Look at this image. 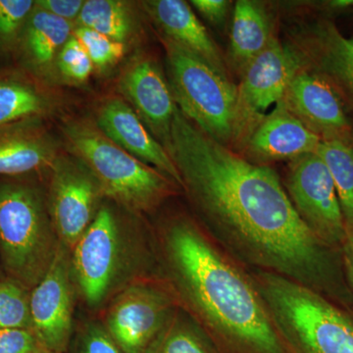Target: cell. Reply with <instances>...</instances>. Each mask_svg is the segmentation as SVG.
<instances>
[{"instance_id":"1","label":"cell","mask_w":353,"mask_h":353,"mask_svg":"<svg viewBox=\"0 0 353 353\" xmlns=\"http://www.w3.org/2000/svg\"><path fill=\"white\" fill-rule=\"evenodd\" d=\"M165 150L218 243L236 261L321 294L332 290L330 246L304 224L270 167L236 154L179 108Z\"/></svg>"},{"instance_id":"2","label":"cell","mask_w":353,"mask_h":353,"mask_svg":"<svg viewBox=\"0 0 353 353\" xmlns=\"http://www.w3.org/2000/svg\"><path fill=\"white\" fill-rule=\"evenodd\" d=\"M172 294L229 353H288L254 281L208 234L176 218L162 234Z\"/></svg>"},{"instance_id":"3","label":"cell","mask_w":353,"mask_h":353,"mask_svg":"<svg viewBox=\"0 0 353 353\" xmlns=\"http://www.w3.org/2000/svg\"><path fill=\"white\" fill-rule=\"evenodd\" d=\"M250 275L288 350L353 353L352 320L323 294L270 272Z\"/></svg>"},{"instance_id":"4","label":"cell","mask_w":353,"mask_h":353,"mask_svg":"<svg viewBox=\"0 0 353 353\" xmlns=\"http://www.w3.org/2000/svg\"><path fill=\"white\" fill-rule=\"evenodd\" d=\"M69 152L85 165L102 196L134 213L150 212L174 192L175 183L114 143L88 120H69L62 127Z\"/></svg>"},{"instance_id":"5","label":"cell","mask_w":353,"mask_h":353,"mask_svg":"<svg viewBox=\"0 0 353 353\" xmlns=\"http://www.w3.org/2000/svg\"><path fill=\"white\" fill-rule=\"evenodd\" d=\"M59 245L39 190L24 183H0V255L9 279L34 289Z\"/></svg>"},{"instance_id":"6","label":"cell","mask_w":353,"mask_h":353,"mask_svg":"<svg viewBox=\"0 0 353 353\" xmlns=\"http://www.w3.org/2000/svg\"><path fill=\"white\" fill-rule=\"evenodd\" d=\"M163 43L176 106L202 132L226 145L238 126V90L226 75L201 58L168 39Z\"/></svg>"},{"instance_id":"7","label":"cell","mask_w":353,"mask_h":353,"mask_svg":"<svg viewBox=\"0 0 353 353\" xmlns=\"http://www.w3.org/2000/svg\"><path fill=\"white\" fill-rule=\"evenodd\" d=\"M285 192L297 214L325 245H343L345 222L328 167L317 153L292 160Z\"/></svg>"},{"instance_id":"8","label":"cell","mask_w":353,"mask_h":353,"mask_svg":"<svg viewBox=\"0 0 353 353\" xmlns=\"http://www.w3.org/2000/svg\"><path fill=\"white\" fill-rule=\"evenodd\" d=\"M176 306L169 288L152 283L132 285L116 296L108 309V334L123 353H146Z\"/></svg>"},{"instance_id":"9","label":"cell","mask_w":353,"mask_h":353,"mask_svg":"<svg viewBox=\"0 0 353 353\" xmlns=\"http://www.w3.org/2000/svg\"><path fill=\"white\" fill-rule=\"evenodd\" d=\"M97 181L77 158L60 155L50 170L48 211L60 243L73 250L97 215Z\"/></svg>"},{"instance_id":"10","label":"cell","mask_w":353,"mask_h":353,"mask_svg":"<svg viewBox=\"0 0 353 353\" xmlns=\"http://www.w3.org/2000/svg\"><path fill=\"white\" fill-rule=\"evenodd\" d=\"M121 238L112 211L103 208L73 248L72 270L90 305L103 301L119 268Z\"/></svg>"},{"instance_id":"11","label":"cell","mask_w":353,"mask_h":353,"mask_svg":"<svg viewBox=\"0 0 353 353\" xmlns=\"http://www.w3.org/2000/svg\"><path fill=\"white\" fill-rule=\"evenodd\" d=\"M71 268L68 248L60 243L50 270L30 296L32 331L46 352H62L68 343L74 303Z\"/></svg>"},{"instance_id":"12","label":"cell","mask_w":353,"mask_h":353,"mask_svg":"<svg viewBox=\"0 0 353 353\" xmlns=\"http://www.w3.org/2000/svg\"><path fill=\"white\" fill-rule=\"evenodd\" d=\"M280 103L322 141L353 143V121L345 99L316 72H299Z\"/></svg>"},{"instance_id":"13","label":"cell","mask_w":353,"mask_h":353,"mask_svg":"<svg viewBox=\"0 0 353 353\" xmlns=\"http://www.w3.org/2000/svg\"><path fill=\"white\" fill-rule=\"evenodd\" d=\"M118 87L148 131L165 148L170 141L172 121L178 106L157 62L148 57L134 60L121 75Z\"/></svg>"},{"instance_id":"14","label":"cell","mask_w":353,"mask_h":353,"mask_svg":"<svg viewBox=\"0 0 353 353\" xmlns=\"http://www.w3.org/2000/svg\"><path fill=\"white\" fill-rule=\"evenodd\" d=\"M95 124L125 152L161 172L183 190L182 176L173 159L126 101L110 97L102 102Z\"/></svg>"},{"instance_id":"15","label":"cell","mask_w":353,"mask_h":353,"mask_svg":"<svg viewBox=\"0 0 353 353\" xmlns=\"http://www.w3.org/2000/svg\"><path fill=\"white\" fill-rule=\"evenodd\" d=\"M299 61L290 48L272 38L270 43L245 68L239 92V105L262 113L280 103L294 76Z\"/></svg>"},{"instance_id":"16","label":"cell","mask_w":353,"mask_h":353,"mask_svg":"<svg viewBox=\"0 0 353 353\" xmlns=\"http://www.w3.org/2000/svg\"><path fill=\"white\" fill-rule=\"evenodd\" d=\"M41 120L28 119L0 127V176L51 170L60 155L57 141Z\"/></svg>"},{"instance_id":"17","label":"cell","mask_w":353,"mask_h":353,"mask_svg":"<svg viewBox=\"0 0 353 353\" xmlns=\"http://www.w3.org/2000/svg\"><path fill=\"white\" fill-rule=\"evenodd\" d=\"M143 6L163 32L165 39L227 76L217 46L190 4L183 0H150L143 2Z\"/></svg>"},{"instance_id":"18","label":"cell","mask_w":353,"mask_h":353,"mask_svg":"<svg viewBox=\"0 0 353 353\" xmlns=\"http://www.w3.org/2000/svg\"><path fill=\"white\" fill-rule=\"evenodd\" d=\"M322 139L282 103L252 132L248 150L256 159L294 160L314 153Z\"/></svg>"},{"instance_id":"19","label":"cell","mask_w":353,"mask_h":353,"mask_svg":"<svg viewBox=\"0 0 353 353\" xmlns=\"http://www.w3.org/2000/svg\"><path fill=\"white\" fill-rule=\"evenodd\" d=\"M75 28L74 23L55 17L34 3L16 50L24 68L38 77L50 76Z\"/></svg>"},{"instance_id":"20","label":"cell","mask_w":353,"mask_h":353,"mask_svg":"<svg viewBox=\"0 0 353 353\" xmlns=\"http://www.w3.org/2000/svg\"><path fill=\"white\" fill-rule=\"evenodd\" d=\"M310 57L321 75L353 105V37L347 38L331 22L316 27Z\"/></svg>"},{"instance_id":"21","label":"cell","mask_w":353,"mask_h":353,"mask_svg":"<svg viewBox=\"0 0 353 353\" xmlns=\"http://www.w3.org/2000/svg\"><path fill=\"white\" fill-rule=\"evenodd\" d=\"M52 101L32 81L20 74L0 75V127L28 119H43Z\"/></svg>"},{"instance_id":"22","label":"cell","mask_w":353,"mask_h":353,"mask_svg":"<svg viewBox=\"0 0 353 353\" xmlns=\"http://www.w3.org/2000/svg\"><path fill=\"white\" fill-rule=\"evenodd\" d=\"M271 28L261 6L248 0L236 2L231 32V50L236 63L246 65L270 43Z\"/></svg>"},{"instance_id":"23","label":"cell","mask_w":353,"mask_h":353,"mask_svg":"<svg viewBox=\"0 0 353 353\" xmlns=\"http://www.w3.org/2000/svg\"><path fill=\"white\" fill-rule=\"evenodd\" d=\"M76 26L126 43L136 28L132 7L121 0H85L76 21Z\"/></svg>"},{"instance_id":"24","label":"cell","mask_w":353,"mask_h":353,"mask_svg":"<svg viewBox=\"0 0 353 353\" xmlns=\"http://www.w3.org/2000/svg\"><path fill=\"white\" fill-rule=\"evenodd\" d=\"M316 153L333 178L345 227L353 229V143L322 141Z\"/></svg>"},{"instance_id":"25","label":"cell","mask_w":353,"mask_h":353,"mask_svg":"<svg viewBox=\"0 0 353 353\" xmlns=\"http://www.w3.org/2000/svg\"><path fill=\"white\" fill-rule=\"evenodd\" d=\"M190 316L175 311L146 353H216Z\"/></svg>"},{"instance_id":"26","label":"cell","mask_w":353,"mask_h":353,"mask_svg":"<svg viewBox=\"0 0 353 353\" xmlns=\"http://www.w3.org/2000/svg\"><path fill=\"white\" fill-rule=\"evenodd\" d=\"M31 292L12 279L0 281V329L32 330Z\"/></svg>"},{"instance_id":"27","label":"cell","mask_w":353,"mask_h":353,"mask_svg":"<svg viewBox=\"0 0 353 353\" xmlns=\"http://www.w3.org/2000/svg\"><path fill=\"white\" fill-rule=\"evenodd\" d=\"M34 7L32 0H0V53H16Z\"/></svg>"},{"instance_id":"28","label":"cell","mask_w":353,"mask_h":353,"mask_svg":"<svg viewBox=\"0 0 353 353\" xmlns=\"http://www.w3.org/2000/svg\"><path fill=\"white\" fill-rule=\"evenodd\" d=\"M73 36L85 48L94 67L108 69L119 63L126 53V44L113 39L85 27L76 26Z\"/></svg>"},{"instance_id":"29","label":"cell","mask_w":353,"mask_h":353,"mask_svg":"<svg viewBox=\"0 0 353 353\" xmlns=\"http://www.w3.org/2000/svg\"><path fill=\"white\" fill-rule=\"evenodd\" d=\"M57 67L63 78L78 83L88 81L94 68L85 48L74 36L58 54Z\"/></svg>"},{"instance_id":"30","label":"cell","mask_w":353,"mask_h":353,"mask_svg":"<svg viewBox=\"0 0 353 353\" xmlns=\"http://www.w3.org/2000/svg\"><path fill=\"white\" fill-rule=\"evenodd\" d=\"M41 350L32 330L0 329V353H37Z\"/></svg>"},{"instance_id":"31","label":"cell","mask_w":353,"mask_h":353,"mask_svg":"<svg viewBox=\"0 0 353 353\" xmlns=\"http://www.w3.org/2000/svg\"><path fill=\"white\" fill-rule=\"evenodd\" d=\"M83 2V0H38L34 3L51 15L76 25Z\"/></svg>"},{"instance_id":"32","label":"cell","mask_w":353,"mask_h":353,"mask_svg":"<svg viewBox=\"0 0 353 353\" xmlns=\"http://www.w3.org/2000/svg\"><path fill=\"white\" fill-rule=\"evenodd\" d=\"M83 353H123L105 330L92 328L88 331Z\"/></svg>"},{"instance_id":"33","label":"cell","mask_w":353,"mask_h":353,"mask_svg":"<svg viewBox=\"0 0 353 353\" xmlns=\"http://www.w3.org/2000/svg\"><path fill=\"white\" fill-rule=\"evenodd\" d=\"M190 3L211 23L221 25L226 18L230 2L226 0H192Z\"/></svg>"},{"instance_id":"34","label":"cell","mask_w":353,"mask_h":353,"mask_svg":"<svg viewBox=\"0 0 353 353\" xmlns=\"http://www.w3.org/2000/svg\"><path fill=\"white\" fill-rule=\"evenodd\" d=\"M345 231H347L345 239L341 246H343V261H345L347 279L353 290V229L345 227Z\"/></svg>"},{"instance_id":"35","label":"cell","mask_w":353,"mask_h":353,"mask_svg":"<svg viewBox=\"0 0 353 353\" xmlns=\"http://www.w3.org/2000/svg\"><path fill=\"white\" fill-rule=\"evenodd\" d=\"M37 353H53V352H46V350H39V352H38Z\"/></svg>"}]
</instances>
